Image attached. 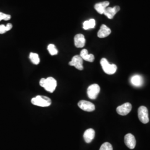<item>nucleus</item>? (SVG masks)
I'll return each mask as SVG.
<instances>
[{"label":"nucleus","mask_w":150,"mask_h":150,"mask_svg":"<svg viewBox=\"0 0 150 150\" xmlns=\"http://www.w3.org/2000/svg\"><path fill=\"white\" fill-rule=\"evenodd\" d=\"M40 85L49 92L52 93L57 86V81L52 77L47 79H41L40 81Z\"/></svg>","instance_id":"nucleus-1"},{"label":"nucleus","mask_w":150,"mask_h":150,"mask_svg":"<svg viewBox=\"0 0 150 150\" xmlns=\"http://www.w3.org/2000/svg\"><path fill=\"white\" fill-rule=\"evenodd\" d=\"M31 103L33 105L40 107H48L51 105L52 101L48 97L39 95L32 98Z\"/></svg>","instance_id":"nucleus-2"},{"label":"nucleus","mask_w":150,"mask_h":150,"mask_svg":"<svg viewBox=\"0 0 150 150\" xmlns=\"http://www.w3.org/2000/svg\"><path fill=\"white\" fill-rule=\"evenodd\" d=\"M100 64L102 66L103 71L108 75L114 74L117 70V66L116 64H110L107 59L103 58L100 61Z\"/></svg>","instance_id":"nucleus-3"},{"label":"nucleus","mask_w":150,"mask_h":150,"mask_svg":"<svg viewBox=\"0 0 150 150\" xmlns=\"http://www.w3.org/2000/svg\"><path fill=\"white\" fill-rule=\"evenodd\" d=\"M138 116L139 121L142 123H147L149 122V111L147 107L142 106L139 108L138 110Z\"/></svg>","instance_id":"nucleus-4"},{"label":"nucleus","mask_w":150,"mask_h":150,"mask_svg":"<svg viewBox=\"0 0 150 150\" xmlns=\"http://www.w3.org/2000/svg\"><path fill=\"white\" fill-rule=\"evenodd\" d=\"M100 92V87L97 84H92L87 88V96L92 100H95L97 98Z\"/></svg>","instance_id":"nucleus-5"},{"label":"nucleus","mask_w":150,"mask_h":150,"mask_svg":"<svg viewBox=\"0 0 150 150\" xmlns=\"http://www.w3.org/2000/svg\"><path fill=\"white\" fill-rule=\"evenodd\" d=\"M131 110H132V105L129 102H126L123 105L117 107L116 111L120 115L126 116L130 112Z\"/></svg>","instance_id":"nucleus-6"},{"label":"nucleus","mask_w":150,"mask_h":150,"mask_svg":"<svg viewBox=\"0 0 150 150\" xmlns=\"http://www.w3.org/2000/svg\"><path fill=\"white\" fill-rule=\"evenodd\" d=\"M78 106L81 110L87 111L92 112L95 110V106L92 103L85 100H81L78 103Z\"/></svg>","instance_id":"nucleus-7"},{"label":"nucleus","mask_w":150,"mask_h":150,"mask_svg":"<svg viewBox=\"0 0 150 150\" xmlns=\"http://www.w3.org/2000/svg\"><path fill=\"white\" fill-rule=\"evenodd\" d=\"M69 65L74 66L79 70H83V59L80 55H76L72 57V60L69 62Z\"/></svg>","instance_id":"nucleus-8"},{"label":"nucleus","mask_w":150,"mask_h":150,"mask_svg":"<svg viewBox=\"0 0 150 150\" xmlns=\"http://www.w3.org/2000/svg\"><path fill=\"white\" fill-rule=\"evenodd\" d=\"M125 143L129 149H134L136 144L134 136L131 134H127L125 136Z\"/></svg>","instance_id":"nucleus-9"},{"label":"nucleus","mask_w":150,"mask_h":150,"mask_svg":"<svg viewBox=\"0 0 150 150\" xmlns=\"http://www.w3.org/2000/svg\"><path fill=\"white\" fill-rule=\"evenodd\" d=\"M120 8L118 6H115L113 7H108L105 9L103 14L109 19H112L113 17L116 14V13L120 11Z\"/></svg>","instance_id":"nucleus-10"},{"label":"nucleus","mask_w":150,"mask_h":150,"mask_svg":"<svg viewBox=\"0 0 150 150\" xmlns=\"http://www.w3.org/2000/svg\"><path fill=\"white\" fill-rule=\"evenodd\" d=\"M75 46L77 48H82L85 46L86 40L83 35L77 34L74 38Z\"/></svg>","instance_id":"nucleus-11"},{"label":"nucleus","mask_w":150,"mask_h":150,"mask_svg":"<svg viewBox=\"0 0 150 150\" xmlns=\"http://www.w3.org/2000/svg\"><path fill=\"white\" fill-rule=\"evenodd\" d=\"M95 136V131L93 129H86L83 134V139L85 142L89 144L92 141Z\"/></svg>","instance_id":"nucleus-12"},{"label":"nucleus","mask_w":150,"mask_h":150,"mask_svg":"<svg viewBox=\"0 0 150 150\" xmlns=\"http://www.w3.org/2000/svg\"><path fill=\"white\" fill-rule=\"evenodd\" d=\"M111 31L110 28H109L105 25H102L100 27V30L97 33V36L99 38H106L110 35Z\"/></svg>","instance_id":"nucleus-13"},{"label":"nucleus","mask_w":150,"mask_h":150,"mask_svg":"<svg viewBox=\"0 0 150 150\" xmlns=\"http://www.w3.org/2000/svg\"><path fill=\"white\" fill-rule=\"evenodd\" d=\"M80 56L81 58L86 61L92 62L95 60V56L92 54H88V51L86 49H83L81 51Z\"/></svg>","instance_id":"nucleus-14"},{"label":"nucleus","mask_w":150,"mask_h":150,"mask_svg":"<svg viewBox=\"0 0 150 150\" xmlns=\"http://www.w3.org/2000/svg\"><path fill=\"white\" fill-rule=\"evenodd\" d=\"M110 3L108 1H104L102 2L97 3L95 5V9L100 14H103L105 9L109 5Z\"/></svg>","instance_id":"nucleus-15"},{"label":"nucleus","mask_w":150,"mask_h":150,"mask_svg":"<svg viewBox=\"0 0 150 150\" xmlns=\"http://www.w3.org/2000/svg\"><path fill=\"white\" fill-rule=\"evenodd\" d=\"M143 79L139 75H136L133 76L131 78V83L132 85L136 87H140L143 84Z\"/></svg>","instance_id":"nucleus-16"},{"label":"nucleus","mask_w":150,"mask_h":150,"mask_svg":"<svg viewBox=\"0 0 150 150\" xmlns=\"http://www.w3.org/2000/svg\"><path fill=\"white\" fill-rule=\"evenodd\" d=\"M96 25V21L94 19H90L88 21H85L83 23V28L85 30L90 28H93Z\"/></svg>","instance_id":"nucleus-17"},{"label":"nucleus","mask_w":150,"mask_h":150,"mask_svg":"<svg viewBox=\"0 0 150 150\" xmlns=\"http://www.w3.org/2000/svg\"><path fill=\"white\" fill-rule=\"evenodd\" d=\"M29 58L31 60V61L32 62V64H39L40 62V59L38 54L36 53H33L31 52L29 56Z\"/></svg>","instance_id":"nucleus-18"},{"label":"nucleus","mask_w":150,"mask_h":150,"mask_svg":"<svg viewBox=\"0 0 150 150\" xmlns=\"http://www.w3.org/2000/svg\"><path fill=\"white\" fill-rule=\"evenodd\" d=\"M47 50L50 54L52 56H54L58 54V50L54 44H50L47 47Z\"/></svg>","instance_id":"nucleus-19"},{"label":"nucleus","mask_w":150,"mask_h":150,"mask_svg":"<svg viewBox=\"0 0 150 150\" xmlns=\"http://www.w3.org/2000/svg\"><path fill=\"white\" fill-rule=\"evenodd\" d=\"M100 150H113L112 146L109 142H105L100 147Z\"/></svg>","instance_id":"nucleus-20"},{"label":"nucleus","mask_w":150,"mask_h":150,"mask_svg":"<svg viewBox=\"0 0 150 150\" xmlns=\"http://www.w3.org/2000/svg\"><path fill=\"white\" fill-rule=\"evenodd\" d=\"M11 16L10 15H7L4 13L2 12H0V21L1 20H5V21H8L11 19Z\"/></svg>","instance_id":"nucleus-21"},{"label":"nucleus","mask_w":150,"mask_h":150,"mask_svg":"<svg viewBox=\"0 0 150 150\" xmlns=\"http://www.w3.org/2000/svg\"><path fill=\"white\" fill-rule=\"evenodd\" d=\"M7 31L6 26L4 25H0V34H4Z\"/></svg>","instance_id":"nucleus-22"},{"label":"nucleus","mask_w":150,"mask_h":150,"mask_svg":"<svg viewBox=\"0 0 150 150\" xmlns=\"http://www.w3.org/2000/svg\"><path fill=\"white\" fill-rule=\"evenodd\" d=\"M6 26V28H7V31H10V30H11V28H12V25L10 23H8L7 24V25Z\"/></svg>","instance_id":"nucleus-23"}]
</instances>
